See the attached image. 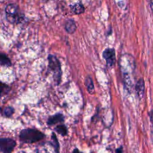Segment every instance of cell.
Segmentation results:
<instances>
[{"label": "cell", "mask_w": 153, "mask_h": 153, "mask_svg": "<svg viewBox=\"0 0 153 153\" xmlns=\"http://www.w3.org/2000/svg\"><path fill=\"white\" fill-rule=\"evenodd\" d=\"M119 66L123 75L124 87L128 92H131L133 87V74L136 68L134 57L130 54H124L119 60Z\"/></svg>", "instance_id": "obj_1"}, {"label": "cell", "mask_w": 153, "mask_h": 153, "mask_svg": "<svg viewBox=\"0 0 153 153\" xmlns=\"http://www.w3.org/2000/svg\"><path fill=\"white\" fill-rule=\"evenodd\" d=\"M44 133L39 130L32 128H26L20 131L19 139L20 141L26 143H33L38 142L45 137Z\"/></svg>", "instance_id": "obj_2"}, {"label": "cell", "mask_w": 153, "mask_h": 153, "mask_svg": "<svg viewBox=\"0 0 153 153\" xmlns=\"http://www.w3.org/2000/svg\"><path fill=\"white\" fill-rule=\"evenodd\" d=\"M5 16L8 22L11 24H19L25 19V16L21 12L19 7L14 4H10L6 6Z\"/></svg>", "instance_id": "obj_3"}, {"label": "cell", "mask_w": 153, "mask_h": 153, "mask_svg": "<svg viewBox=\"0 0 153 153\" xmlns=\"http://www.w3.org/2000/svg\"><path fill=\"white\" fill-rule=\"evenodd\" d=\"M47 59L48 68L53 74V76L56 85H59L60 83L62 74L61 63L58 58L53 54H49Z\"/></svg>", "instance_id": "obj_4"}, {"label": "cell", "mask_w": 153, "mask_h": 153, "mask_svg": "<svg viewBox=\"0 0 153 153\" xmlns=\"http://www.w3.org/2000/svg\"><path fill=\"white\" fill-rule=\"evenodd\" d=\"M16 140L10 137H0V152L10 153L16 146Z\"/></svg>", "instance_id": "obj_5"}, {"label": "cell", "mask_w": 153, "mask_h": 153, "mask_svg": "<svg viewBox=\"0 0 153 153\" xmlns=\"http://www.w3.org/2000/svg\"><path fill=\"white\" fill-rule=\"evenodd\" d=\"M102 56L108 66L109 68L112 67L116 60L115 50L113 48H107L103 51Z\"/></svg>", "instance_id": "obj_6"}, {"label": "cell", "mask_w": 153, "mask_h": 153, "mask_svg": "<svg viewBox=\"0 0 153 153\" xmlns=\"http://www.w3.org/2000/svg\"><path fill=\"white\" fill-rule=\"evenodd\" d=\"M65 117L61 113H57L52 116H50L47 121V124L48 126H53L56 124L59 123H62L64 121Z\"/></svg>", "instance_id": "obj_7"}, {"label": "cell", "mask_w": 153, "mask_h": 153, "mask_svg": "<svg viewBox=\"0 0 153 153\" xmlns=\"http://www.w3.org/2000/svg\"><path fill=\"white\" fill-rule=\"evenodd\" d=\"M135 90L137 97L142 99L145 93V83L142 78H140L136 82L135 85Z\"/></svg>", "instance_id": "obj_8"}, {"label": "cell", "mask_w": 153, "mask_h": 153, "mask_svg": "<svg viewBox=\"0 0 153 153\" xmlns=\"http://www.w3.org/2000/svg\"><path fill=\"white\" fill-rule=\"evenodd\" d=\"M65 29L68 33H70V34L73 33L76 30V25L75 22L72 19L68 20L65 22Z\"/></svg>", "instance_id": "obj_9"}, {"label": "cell", "mask_w": 153, "mask_h": 153, "mask_svg": "<svg viewBox=\"0 0 153 153\" xmlns=\"http://www.w3.org/2000/svg\"><path fill=\"white\" fill-rule=\"evenodd\" d=\"M12 65L9 57L3 53H0V66L4 67H10Z\"/></svg>", "instance_id": "obj_10"}, {"label": "cell", "mask_w": 153, "mask_h": 153, "mask_svg": "<svg viewBox=\"0 0 153 153\" xmlns=\"http://www.w3.org/2000/svg\"><path fill=\"white\" fill-rule=\"evenodd\" d=\"M85 85L88 92L90 94H93L94 93V86L93 81L90 76H87L85 79Z\"/></svg>", "instance_id": "obj_11"}, {"label": "cell", "mask_w": 153, "mask_h": 153, "mask_svg": "<svg viewBox=\"0 0 153 153\" xmlns=\"http://www.w3.org/2000/svg\"><path fill=\"white\" fill-rule=\"evenodd\" d=\"M11 88L7 84L0 80V97H2L7 95L10 91Z\"/></svg>", "instance_id": "obj_12"}, {"label": "cell", "mask_w": 153, "mask_h": 153, "mask_svg": "<svg viewBox=\"0 0 153 153\" xmlns=\"http://www.w3.org/2000/svg\"><path fill=\"white\" fill-rule=\"evenodd\" d=\"M51 139V141L50 142V145L54 148V151L56 152H58L59 149V144L58 140L57 139V136L54 132L52 133Z\"/></svg>", "instance_id": "obj_13"}, {"label": "cell", "mask_w": 153, "mask_h": 153, "mask_svg": "<svg viewBox=\"0 0 153 153\" xmlns=\"http://www.w3.org/2000/svg\"><path fill=\"white\" fill-rule=\"evenodd\" d=\"M55 131L62 136H66L68 133L67 127L64 124H59L54 128Z\"/></svg>", "instance_id": "obj_14"}, {"label": "cell", "mask_w": 153, "mask_h": 153, "mask_svg": "<svg viewBox=\"0 0 153 153\" xmlns=\"http://www.w3.org/2000/svg\"><path fill=\"white\" fill-rule=\"evenodd\" d=\"M71 10L74 14H79L84 12V8L81 4H76L71 7Z\"/></svg>", "instance_id": "obj_15"}, {"label": "cell", "mask_w": 153, "mask_h": 153, "mask_svg": "<svg viewBox=\"0 0 153 153\" xmlns=\"http://www.w3.org/2000/svg\"><path fill=\"white\" fill-rule=\"evenodd\" d=\"M15 110L13 107L8 106L5 107L3 110V115L6 118L11 117L14 113Z\"/></svg>", "instance_id": "obj_16"}, {"label": "cell", "mask_w": 153, "mask_h": 153, "mask_svg": "<svg viewBox=\"0 0 153 153\" xmlns=\"http://www.w3.org/2000/svg\"><path fill=\"white\" fill-rule=\"evenodd\" d=\"M149 117H150V120H151V122L153 124V110H152L150 112V114H149Z\"/></svg>", "instance_id": "obj_17"}, {"label": "cell", "mask_w": 153, "mask_h": 153, "mask_svg": "<svg viewBox=\"0 0 153 153\" xmlns=\"http://www.w3.org/2000/svg\"><path fill=\"white\" fill-rule=\"evenodd\" d=\"M151 1V6L152 8V10L153 11V0H150Z\"/></svg>", "instance_id": "obj_18"}, {"label": "cell", "mask_w": 153, "mask_h": 153, "mask_svg": "<svg viewBox=\"0 0 153 153\" xmlns=\"http://www.w3.org/2000/svg\"><path fill=\"white\" fill-rule=\"evenodd\" d=\"M2 112V109H1V108L0 107V112Z\"/></svg>", "instance_id": "obj_19"}]
</instances>
